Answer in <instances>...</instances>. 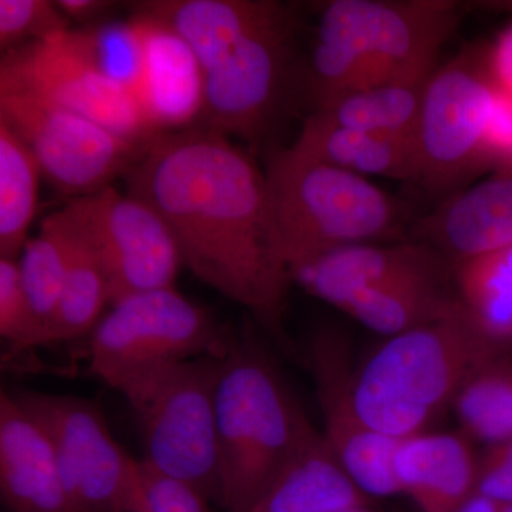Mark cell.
I'll use <instances>...</instances> for the list:
<instances>
[{
	"label": "cell",
	"instance_id": "12",
	"mask_svg": "<svg viewBox=\"0 0 512 512\" xmlns=\"http://www.w3.org/2000/svg\"><path fill=\"white\" fill-rule=\"evenodd\" d=\"M293 18L281 10L205 72L201 126L255 141L284 109L295 74Z\"/></svg>",
	"mask_w": 512,
	"mask_h": 512
},
{
	"label": "cell",
	"instance_id": "7",
	"mask_svg": "<svg viewBox=\"0 0 512 512\" xmlns=\"http://www.w3.org/2000/svg\"><path fill=\"white\" fill-rule=\"evenodd\" d=\"M89 339V373L107 386L156 367L225 357L237 336L175 288L128 296L111 305Z\"/></svg>",
	"mask_w": 512,
	"mask_h": 512
},
{
	"label": "cell",
	"instance_id": "40",
	"mask_svg": "<svg viewBox=\"0 0 512 512\" xmlns=\"http://www.w3.org/2000/svg\"><path fill=\"white\" fill-rule=\"evenodd\" d=\"M346 512H370V511H367L366 507H365V508H357V510H350V511H346Z\"/></svg>",
	"mask_w": 512,
	"mask_h": 512
},
{
	"label": "cell",
	"instance_id": "33",
	"mask_svg": "<svg viewBox=\"0 0 512 512\" xmlns=\"http://www.w3.org/2000/svg\"><path fill=\"white\" fill-rule=\"evenodd\" d=\"M208 498L197 488L140 461L133 497L123 512H210Z\"/></svg>",
	"mask_w": 512,
	"mask_h": 512
},
{
	"label": "cell",
	"instance_id": "8",
	"mask_svg": "<svg viewBox=\"0 0 512 512\" xmlns=\"http://www.w3.org/2000/svg\"><path fill=\"white\" fill-rule=\"evenodd\" d=\"M494 93L484 50L478 47L461 50L434 70L424 87L416 128V185L450 197L484 173L483 141Z\"/></svg>",
	"mask_w": 512,
	"mask_h": 512
},
{
	"label": "cell",
	"instance_id": "13",
	"mask_svg": "<svg viewBox=\"0 0 512 512\" xmlns=\"http://www.w3.org/2000/svg\"><path fill=\"white\" fill-rule=\"evenodd\" d=\"M0 90L35 94L141 147L160 136L136 99L94 66L73 29L2 53Z\"/></svg>",
	"mask_w": 512,
	"mask_h": 512
},
{
	"label": "cell",
	"instance_id": "32",
	"mask_svg": "<svg viewBox=\"0 0 512 512\" xmlns=\"http://www.w3.org/2000/svg\"><path fill=\"white\" fill-rule=\"evenodd\" d=\"M0 336L9 357L39 346V330L20 274L19 259L0 256Z\"/></svg>",
	"mask_w": 512,
	"mask_h": 512
},
{
	"label": "cell",
	"instance_id": "1",
	"mask_svg": "<svg viewBox=\"0 0 512 512\" xmlns=\"http://www.w3.org/2000/svg\"><path fill=\"white\" fill-rule=\"evenodd\" d=\"M126 181L128 194L163 218L192 275L288 345L291 275L276 247L265 173L254 160L224 134L192 126L160 134Z\"/></svg>",
	"mask_w": 512,
	"mask_h": 512
},
{
	"label": "cell",
	"instance_id": "23",
	"mask_svg": "<svg viewBox=\"0 0 512 512\" xmlns=\"http://www.w3.org/2000/svg\"><path fill=\"white\" fill-rule=\"evenodd\" d=\"M460 306L457 292H447L446 278H421L360 293L342 311L373 332L393 338L446 318Z\"/></svg>",
	"mask_w": 512,
	"mask_h": 512
},
{
	"label": "cell",
	"instance_id": "28",
	"mask_svg": "<svg viewBox=\"0 0 512 512\" xmlns=\"http://www.w3.org/2000/svg\"><path fill=\"white\" fill-rule=\"evenodd\" d=\"M70 255L72 239L57 211L42 221L39 235L29 238L19 256L20 274L39 330V346L45 345L47 328L59 305Z\"/></svg>",
	"mask_w": 512,
	"mask_h": 512
},
{
	"label": "cell",
	"instance_id": "19",
	"mask_svg": "<svg viewBox=\"0 0 512 512\" xmlns=\"http://www.w3.org/2000/svg\"><path fill=\"white\" fill-rule=\"evenodd\" d=\"M393 470L423 512H454L476 491L478 463L463 434L423 431L400 439Z\"/></svg>",
	"mask_w": 512,
	"mask_h": 512
},
{
	"label": "cell",
	"instance_id": "31",
	"mask_svg": "<svg viewBox=\"0 0 512 512\" xmlns=\"http://www.w3.org/2000/svg\"><path fill=\"white\" fill-rule=\"evenodd\" d=\"M72 29L70 20L50 0H0L2 53L42 42Z\"/></svg>",
	"mask_w": 512,
	"mask_h": 512
},
{
	"label": "cell",
	"instance_id": "10",
	"mask_svg": "<svg viewBox=\"0 0 512 512\" xmlns=\"http://www.w3.org/2000/svg\"><path fill=\"white\" fill-rule=\"evenodd\" d=\"M99 258L110 305L128 296L174 288L183 261L163 218L147 202L113 187L73 198L62 208Z\"/></svg>",
	"mask_w": 512,
	"mask_h": 512
},
{
	"label": "cell",
	"instance_id": "27",
	"mask_svg": "<svg viewBox=\"0 0 512 512\" xmlns=\"http://www.w3.org/2000/svg\"><path fill=\"white\" fill-rule=\"evenodd\" d=\"M39 164L28 146L0 121V256L19 259L35 218Z\"/></svg>",
	"mask_w": 512,
	"mask_h": 512
},
{
	"label": "cell",
	"instance_id": "14",
	"mask_svg": "<svg viewBox=\"0 0 512 512\" xmlns=\"http://www.w3.org/2000/svg\"><path fill=\"white\" fill-rule=\"evenodd\" d=\"M308 360L325 419L323 436L346 473L367 497L402 493L393 470L400 439L370 429L360 419L352 399V376L338 336L328 330L318 333L309 346Z\"/></svg>",
	"mask_w": 512,
	"mask_h": 512
},
{
	"label": "cell",
	"instance_id": "2",
	"mask_svg": "<svg viewBox=\"0 0 512 512\" xmlns=\"http://www.w3.org/2000/svg\"><path fill=\"white\" fill-rule=\"evenodd\" d=\"M461 10L451 0L323 3L305 70L313 111L356 90L429 79Z\"/></svg>",
	"mask_w": 512,
	"mask_h": 512
},
{
	"label": "cell",
	"instance_id": "36",
	"mask_svg": "<svg viewBox=\"0 0 512 512\" xmlns=\"http://www.w3.org/2000/svg\"><path fill=\"white\" fill-rule=\"evenodd\" d=\"M119 3L107 0H57L56 6L70 20L79 23L83 28L106 22L111 10Z\"/></svg>",
	"mask_w": 512,
	"mask_h": 512
},
{
	"label": "cell",
	"instance_id": "30",
	"mask_svg": "<svg viewBox=\"0 0 512 512\" xmlns=\"http://www.w3.org/2000/svg\"><path fill=\"white\" fill-rule=\"evenodd\" d=\"M73 32L103 76L136 99L143 77L144 50L134 19L106 20Z\"/></svg>",
	"mask_w": 512,
	"mask_h": 512
},
{
	"label": "cell",
	"instance_id": "4",
	"mask_svg": "<svg viewBox=\"0 0 512 512\" xmlns=\"http://www.w3.org/2000/svg\"><path fill=\"white\" fill-rule=\"evenodd\" d=\"M215 407L218 504L227 512H248L313 426L248 336H237L222 359Z\"/></svg>",
	"mask_w": 512,
	"mask_h": 512
},
{
	"label": "cell",
	"instance_id": "11",
	"mask_svg": "<svg viewBox=\"0 0 512 512\" xmlns=\"http://www.w3.org/2000/svg\"><path fill=\"white\" fill-rule=\"evenodd\" d=\"M12 396L45 429L67 491L79 512H123L140 473L120 447L100 407L82 397L13 390Z\"/></svg>",
	"mask_w": 512,
	"mask_h": 512
},
{
	"label": "cell",
	"instance_id": "3",
	"mask_svg": "<svg viewBox=\"0 0 512 512\" xmlns=\"http://www.w3.org/2000/svg\"><path fill=\"white\" fill-rule=\"evenodd\" d=\"M501 345L468 318H446L389 338L352 376V399L370 429L404 439L423 433Z\"/></svg>",
	"mask_w": 512,
	"mask_h": 512
},
{
	"label": "cell",
	"instance_id": "21",
	"mask_svg": "<svg viewBox=\"0 0 512 512\" xmlns=\"http://www.w3.org/2000/svg\"><path fill=\"white\" fill-rule=\"evenodd\" d=\"M282 6L272 0H154L137 3L134 12L173 30L197 56L205 73Z\"/></svg>",
	"mask_w": 512,
	"mask_h": 512
},
{
	"label": "cell",
	"instance_id": "17",
	"mask_svg": "<svg viewBox=\"0 0 512 512\" xmlns=\"http://www.w3.org/2000/svg\"><path fill=\"white\" fill-rule=\"evenodd\" d=\"M143 40L144 67L137 103L158 134L192 127L202 117L205 73L197 56L173 30L134 12Z\"/></svg>",
	"mask_w": 512,
	"mask_h": 512
},
{
	"label": "cell",
	"instance_id": "39",
	"mask_svg": "<svg viewBox=\"0 0 512 512\" xmlns=\"http://www.w3.org/2000/svg\"><path fill=\"white\" fill-rule=\"evenodd\" d=\"M500 512H512V504H510V505H503V508H501Z\"/></svg>",
	"mask_w": 512,
	"mask_h": 512
},
{
	"label": "cell",
	"instance_id": "20",
	"mask_svg": "<svg viewBox=\"0 0 512 512\" xmlns=\"http://www.w3.org/2000/svg\"><path fill=\"white\" fill-rule=\"evenodd\" d=\"M367 498L312 427L248 512H346L365 508Z\"/></svg>",
	"mask_w": 512,
	"mask_h": 512
},
{
	"label": "cell",
	"instance_id": "9",
	"mask_svg": "<svg viewBox=\"0 0 512 512\" xmlns=\"http://www.w3.org/2000/svg\"><path fill=\"white\" fill-rule=\"evenodd\" d=\"M0 121L28 146L47 183L73 198L111 187L148 148L30 93L0 90Z\"/></svg>",
	"mask_w": 512,
	"mask_h": 512
},
{
	"label": "cell",
	"instance_id": "6",
	"mask_svg": "<svg viewBox=\"0 0 512 512\" xmlns=\"http://www.w3.org/2000/svg\"><path fill=\"white\" fill-rule=\"evenodd\" d=\"M224 357L202 356L147 370L114 390L143 430L144 461L218 503L217 387Z\"/></svg>",
	"mask_w": 512,
	"mask_h": 512
},
{
	"label": "cell",
	"instance_id": "25",
	"mask_svg": "<svg viewBox=\"0 0 512 512\" xmlns=\"http://www.w3.org/2000/svg\"><path fill=\"white\" fill-rule=\"evenodd\" d=\"M458 301L498 345L512 342V247L454 264Z\"/></svg>",
	"mask_w": 512,
	"mask_h": 512
},
{
	"label": "cell",
	"instance_id": "16",
	"mask_svg": "<svg viewBox=\"0 0 512 512\" xmlns=\"http://www.w3.org/2000/svg\"><path fill=\"white\" fill-rule=\"evenodd\" d=\"M0 490L13 512H79L42 424L0 393Z\"/></svg>",
	"mask_w": 512,
	"mask_h": 512
},
{
	"label": "cell",
	"instance_id": "15",
	"mask_svg": "<svg viewBox=\"0 0 512 512\" xmlns=\"http://www.w3.org/2000/svg\"><path fill=\"white\" fill-rule=\"evenodd\" d=\"M450 259L423 242L394 245H346L306 262L291 272L315 298L342 311L355 296L407 279L447 278Z\"/></svg>",
	"mask_w": 512,
	"mask_h": 512
},
{
	"label": "cell",
	"instance_id": "24",
	"mask_svg": "<svg viewBox=\"0 0 512 512\" xmlns=\"http://www.w3.org/2000/svg\"><path fill=\"white\" fill-rule=\"evenodd\" d=\"M429 79L382 84L342 94L313 114L352 130L416 137L421 100Z\"/></svg>",
	"mask_w": 512,
	"mask_h": 512
},
{
	"label": "cell",
	"instance_id": "29",
	"mask_svg": "<svg viewBox=\"0 0 512 512\" xmlns=\"http://www.w3.org/2000/svg\"><path fill=\"white\" fill-rule=\"evenodd\" d=\"M453 404L468 436L491 446L512 440V365L497 357L480 367Z\"/></svg>",
	"mask_w": 512,
	"mask_h": 512
},
{
	"label": "cell",
	"instance_id": "18",
	"mask_svg": "<svg viewBox=\"0 0 512 512\" xmlns=\"http://www.w3.org/2000/svg\"><path fill=\"white\" fill-rule=\"evenodd\" d=\"M414 241L453 264L512 247V174L493 173L450 195L416 222Z\"/></svg>",
	"mask_w": 512,
	"mask_h": 512
},
{
	"label": "cell",
	"instance_id": "38",
	"mask_svg": "<svg viewBox=\"0 0 512 512\" xmlns=\"http://www.w3.org/2000/svg\"><path fill=\"white\" fill-rule=\"evenodd\" d=\"M488 453L497 458L512 474V440L507 441V443L497 444V446H491Z\"/></svg>",
	"mask_w": 512,
	"mask_h": 512
},
{
	"label": "cell",
	"instance_id": "37",
	"mask_svg": "<svg viewBox=\"0 0 512 512\" xmlns=\"http://www.w3.org/2000/svg\"><path fill=\"white\" fill-rule=\"evenodd\" d=\"M503 505L474 491L454 512H500Z\"/></svg>",
	"mask_w": 512,
	"mask_h": 512
},
{
	"label": "cell",
	"instance_id": "26",
	"mask_svg": "<svg viewBox=\"0 0 512 512\" xmlns=\"http://www.w3.org/2000/svg\"><path fill=\"white\" fill-rule=\"evenodd\" d=\"M59 212L72 239V255L59 305L47 328L45 345L90 335L100 322L104 306L110 303L109 286L99 258L74 231L63 211Z\"/></svg>",
	"mask_w": 512,
	"mask_h": 512
},
{
	"label": "cell",
	"instance_id": "34",
	"mask_svg": "<svg viewBox=\"0 0 512 512\" xmlns=\"http://www.w3.org/2000/svg\"><path fill=\"white\" fill-rule=\"evenodd\" d=\"M483 165L484 171L512 174V96L497 89L485 130Z\"/></svg>",
	"mask_w": 512,
	"mask_h": 512
},
{
	"label": "cell",
	"instance_id": "35",
	"mask_svg": "<svg viewBox=\"0 0 512 512\" xmlns=\"http://www.w3.org/2000/svg\"><path fill=\"white\" fill-rule=\"evenodd\" d=\"M484 62L495 89L512 96V20L484 50Z\"/></svg>",
	"mask_w": 512,
	"mask_h": 512
},
{
	"label": "cell",
	"instance_id": "22",
	"mask_svg": "<svg viewBox=\"0 0 512 512\" xmlns=\"http://www.w3.org/2000/svg\"><path fill=\"white\" fill-rule=\"evenodd\" d=\"M299 156L360 177H383L416 184V137L372 133L336 126L311 114L291 146Z\"/></svg>",
	"mask_w": 512,
	"mask_h": 512
},
{
	"label": "cell",
	"instance_id": "5",
	"mask_svg": "<svg viewBox=\"0 0 512 512\" xmlns=\"http://www.w3.org/2000/svg\"><path fill=\"white\" fill-rule=\"evenodd\" d=\"M265 178L276 247L289 275L333 249L396 237L407 220L402 202L367 178L291 147L271 154Z\"/></svg>",
	"mask_w": 512,
	"mask_h": 512
}]
</instances>
